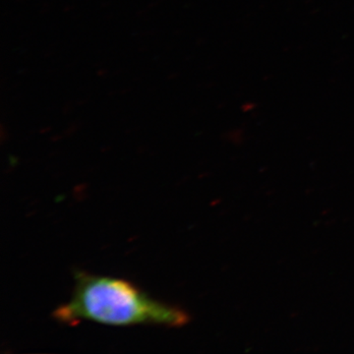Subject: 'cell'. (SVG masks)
Here are the masks:
<instances>
[{
	"instance_id": "cell-1",
	"label": "cell",
	"mask_w": 354,
	"mask_h": 354,
	"mask_svg": "<svg viewBox=\"0 0 354 354\" xmlns=\"http://www.w3.org/2000/svg\"><path fill=\"white\" fill-rule=\"evenodd\" d=\"M53 317L69 326L91 321L118 327L180 328L190 321L180 307L149 297L129 281L82 271L74 274L71 297L55 310Z\"/></svg>"
}]
</instances>
